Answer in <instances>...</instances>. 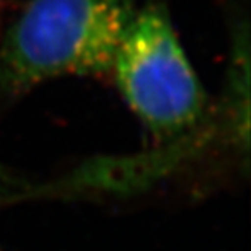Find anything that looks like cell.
I'll use <instances>...</instances> for the list:
<instances>
[{
  "instance_id": "2",
  "label": "cell",
  "mask_w": 251,
  "mask_h": 251,
  "mask_svg": "<svg viewBox=\"0 0 251 251\" xmlns=\"http://www.w3.org/2000/svg\"><path fill=\"white\" fill-rule=\"evenodd\" d=\"M111 74L126 103L153 137L175 139L207 113V97L160 3L137 8Z\"/></svg>"
},
{
  "instance_id": "1",
  "label": "cell",
  "mask_w": 251,
  "mask_h": 251,
  "mask_svg": "<svg viewBox=\"0 0 251 251\" xmlns=\"http://www.w3.org/2000/svg\"><path fill=\"white\" fill-rule=\"evenodd\" d=\"M135 12V0H28L0 39V87L111 72Z\"/></svg>"
},
{
  "instance_id": "4",
  "label": "cell",
  "mask_w": 251,
  "mask_h": 251,
  "mask_svg": "<svg viewBox=\"0 0 251 251\" xmlns=\"http://www.w3.org/2000/svg\"><path fill=\"white\" fill-rule=\"evenodd\" d=\"M0 8H2V0H0Z\"/></svg>"
},
{
  "instance_id": "3",
  "label": "cell",
  "mask_w": 251,
  "mask_h": 251,
  "mask_svg": "<svg viewBox=\"0 0 251 251\" xmlns=\"http://www.w3.org/2000/svg\"><path fill=\"white\" fill-rule=\"evenodd\" d=\"M0 181H12V176L7 173V170L2 165H0Z\"/></svg>"
}]
</instances>
